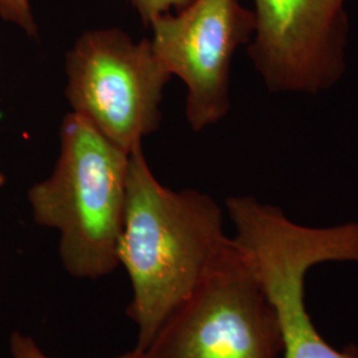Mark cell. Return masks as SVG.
<instances>
[{
    "label": "cell",
    "instance_id": "obj_1",
    "mask_svg": "<svg viewBox=\"0 0 358 358\" xmlns=\"http://www.w3.org/2000/svg\"><path fill=\"white\" fill-rule=\"evenodd\" d=\"M232 244L210 195L171 190L154 176L142 149L130 154L118 262L131 285L128 315L138 327L137 350Z\"/></svg>",
    "mask_w": 358,
    "mask_h": 358
},
{
    "label": "cell",
    "instance_id": "obj_2",
    "mask_svg": "<svg viewBox=\"0 0 358 358\" xmlns=\"http://www.w3.org/2000/svg\"><path fill=\"white\" fill-rule=\"evenodd\" d=\"M130 154L75 113L60 125L51 176L28 192L34 220L59 232V255L69 275L99 279L118 266Z\"/></svg>",
    "mask_w": 358,
    "mask_h": 358
},
{
    "label": "cell",
    "instance_id": "obj_3",
    "mask_svg": "<svg viewBox=\"0 0 358 358\" xmlns=\"http://www.w3.org/2000/svg\"><path fill=\"white\" fill-rule=\"evenodd\" d=\"M226 208L235 227L232 238L278 310L284 358H358V346L329 345L306 306L309 269L328 262L358 263V222L303 226L254 196H230Z\"/></svg>",
    "mask_w": 358,
    "mask_h": 358
},
{
    "label": "cell",
    "instance_id": "obj_4",
    "mask_svg": "<svg viewBox=\"0 0 358 358\" xmlns=\"http://www.w3.org/2000/svg\"><path fill=\"white\" fill-rule=\"evenodd\" d=\"M282 348L278 310L234 239L140 352L145 358H279Z\"/></svg>",
    "mask_w": 358,
    "mask_h": 358
},
{
    "label": "cell",
    "instance_id": "obj_5",
    "mask_svg": "<svg viewBox=\"0 0 358 358\" xmlns=\"http://www.w3.org/2000/svg\"><path fill=\"white\" fill-rule=\"evenodd\" d=\"M71 113L131 154L161 125V103L171 75L150 38L134 41L118 28L84 32L65 59Z\"/></svg>",
    "mask_w": 358,
    "mask_h": 358
},
{
    "label": "cell",
    "instance_id": "obj_6",
    "mask_svg": "<svg viewBox=\"0 0 358 358\" xmlns=\"http://www.w3.org/2000/svg\"><path fill=\"white\" fill-rule=\"evenodd\" d=\"M149 26L155 56L186 85L185 112L192 130L220 122L231 110L232 59L254 38L255 13L239 0H192Z\"/></svg>",
    "mask_w": 358,
    "mask_h": 358
},
{
    "label": "cell",
    "instance_id": "obj_7",
    "mask_svg": "<svg viewBox=\"0 0 358 358\" xmlns=\"http://www.w3.org/2000/svg\"><path fill=\"white\" fill-rule=\"evenodd\" d=\"M348 0H255L248 56L271 93L317 96L346 71Z\"/></svg>",
    "mask_w": 358,
    "mask_h": 358
},
{
    "label": "cell",
    "instance_id": "obj_8",
    "mask_svg": "<svg viewBox=\"0 0 358 358\" xmlns=\"http://www.w3.org/2000/svg\"><path fill=\"white\" fill-rule=\"evenodd\" d=\"M0 17L19 27L29 38H36L38 35L29 0H0Z\"/></svg>",
    "mask_w": 358,
    "mask_h": 358
},
{
    "label": "cell",
    "instance_id": "obj_9",
    "mask_svg": "<svg viewBox=\"0 0 358 358\" xmlns=\"http://www.w3.org/2000/svg\"><path fill=\"white\" fill-rule=\"evenodd\" d=\"M130 6L141 16L142 22L149 26L155 17L170 13L171 10H182L192 0H128Z\"/></svg>",
    "mask_w": 358,
    "mask_h": 358
},
{
    "label": "cell",
    "instance_id": "obj_10",
    "mask_svg": "<svg viewBox=\"0 0 358 358\" xmlns=\"http://www.w3.org/2000/svg\"><path fill=\"white\" fill-rule=\"evenodd\" d=\"M11 356L13 358H51L45 356L32 337L15 332L11 336ZM117 358H145L140 350L134 349Z\"/></svg>",
    "mask_w": 358,
    "mask_h": 358
},
{
    "label": "cell",
    "instance_id": "obj_11",
    "mask_svg": "<svg viewBox=\"0 0 358 358\" xmlns=\"http://www.w3.org/2000/svg\"><path fill=\"white\" fill-rule=\"evenodd\" d=\"M4 182H6V178H4V176L0 173V187L4 185Z\"/></svg>",
    "mask_w": 358,
    "mask_h": 358
}]
</instances>
